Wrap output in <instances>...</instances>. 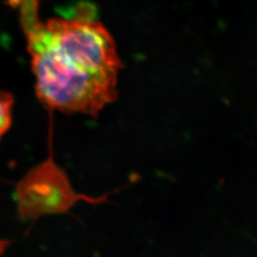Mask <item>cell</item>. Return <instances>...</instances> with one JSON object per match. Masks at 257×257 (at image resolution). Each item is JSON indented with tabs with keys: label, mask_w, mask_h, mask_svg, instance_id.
<instances>
[{
	"label": "cell",
	"mask_w": 257,
	"mask_h": 257,
	"mask_svg": "<svg viewBox=\"0 0 257 257\" xmlns=\"http://www.w3.org/2000/svg\"><path fill=\"white\" fill-rule=\"evenodd\" d=\"M5 246H6V242L0 240V253L3 251V249L5 248Z\"/></svg>",
	"instance_id": "5"
},
{
	"label": "cell",
	"mask_w": 257,
	"mask_h": 257,
	"mask_svg": "<svg viewBox=\"0 0 257 257\" xmlns=\"http://www.w3.org/2000/svg\"><path fill=\"white\" fill-rule=\"evenodd\" d=\"M13 98L7 92L0 91V139L12 125Z\"/></svg>",
	"instance_id": "3"
},
{
	"label": "cell",
	"mask_w": 257,
	"mask_h": 257,
	"mask_svg": "<svg viewBox=\"0 0 257 257\" xmlns=\"http://www.w3.org/2000/svg\"><path fill=\"white\" fill-rule=\"evenodd\" d=\"M39 0H10V3L15 7H19L21 19H29L38 15Z\"/></svg>",
	"instance_id": "4"
},
{
	"label": "cell",
	"mask_w": 257,
	"mask_h": 257,
	"mask_svg": "<svg viewBox=\"0 0 257 257\" xmlns=\"http://www.w3.org/2000/svg\"><path fill=\"white\" fill-rule=\"evenodd\" d=\"M21 24L37 96L46 106L96 117L115 100L121 61L113 38L90 11Z\"/></svg>",
	"instance_id": "1"
},
{
	"label": "cell",
	"mask_w": 257,
	"mask_h": 257,
	"mask_svg": "<svg viewBox=\"0 0 257 257\" xmlns=\"http://www.w3.org/2000/svg\"><path fill=\"white\" fill-rule=\"evenodd\" d=\"M14 200L19 220L68 213L79 201L109 202L108 193L91 196L77 193L64 170L55 161L52 148L45 160L30 169L15 185Z\"/></svg>",
	"instance_id": "2"
}]
</instances>
